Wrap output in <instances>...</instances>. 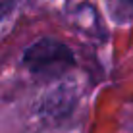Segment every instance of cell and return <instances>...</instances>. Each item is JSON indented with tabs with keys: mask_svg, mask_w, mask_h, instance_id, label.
<instances>
[{
	"mask_svg": "<svg viewBox=\"0 0 133 133\" xmlns=\"http://www.w3.org/2000/svg\"><path fill=\"white\" fill-rule=\"evenodd\" d=\"M23 64L33 75L41 79H56L75 66V56L62 41L44 37L25 50Z\"/></svg>",
	"mask_w": 133,
	"mask_h": 133,
	"instance_id": "1",
	"label": "cell"
},
{
	"mask_svg": "<svg viewBox=\"0 0 133 133\" xmlns=\"http://www.w3.org/2000/svg\"><path fill=\"white\" fill-rule=\"evenodd\" d=\"M125 2H127V4H129V6H133V0H125Z\"/></svg>",
	"mask_w": 133,
	"mask_h": 133,
	"instance_id": "2",
	"label": "cell"
}]
</instances>
